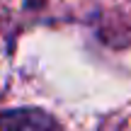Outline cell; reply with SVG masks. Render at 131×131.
<instances>
[{"instance_id": "obj_1", "label": "cell", "mask_w": 131, "mask_h": 131, "mask_svg": "<svg viewBox=\"0 0 131 131\" xmlns=\"http://www.w3.org/2000/svg\"><path fill=\"white\" fill-rule=\"evenodd\" d=\"M0 131H61V126L41 109H10L0 114Z\"/></svg>"}]
</instances>
